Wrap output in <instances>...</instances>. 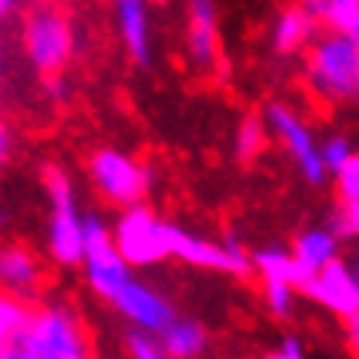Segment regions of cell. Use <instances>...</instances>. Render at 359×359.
I'll return each instance as SVG.
<instances>
[{"label": "cell", "mask_w": 359, "mask_h": 359, "mask_svg": "<svg viewBox=\"0 0 359 359\" xmlns=\"http://www.w3.org/2000/svg\"><path fill=\"white\" fill-rule=\"evenodd\" d=\"M0 359H88V341L76 313L52 304L31 313L25 332Z\"/></svg>", "instance_id": "6da1fadb"}, {"label": "cell", "mask_w": 359, "mask_h": 359, "mask_svg": "<svg viewBox=\"0 0 359 359\" xmlns=\"http://www.w3.org/2000/svg\"><path fill=\"white\" fill-rule=\"evenodd\" d=\"M356 52L359 43L344 34H326L308 46L304 79L329 104H347L359 97L356 86Z\"/></svg>", "instance_id": "7a4b0ae2"}, {"label": "cell", "mask_w": 359, "mask_h": 359, "mask_svg": "<svg viewBox=\"0 0 359 359\" xmlns=\"http://www.w3.org/2000/svg\"><path fill=\"white\" fill-rule=\"evenodd\" d=\"M88 177L97 195L119 210L143 204L152 186V168L116 147H101L88 156Z\"/></svg>", "instance_id": "3957f363"}, {"label": "cell", "mask_w": 359, "mask_h": 359, "mask_svg": "<svg viewBox=\"0 0 359 359\" xmlns=\"http://www.w3.org/2000/svg\"><path fill=\"white\" fill-rule=\"evenodd\" d=\"M43 186H46L52 217H49V253L58 265L83 262V213L76 208L74 183L67 170L58 165L43 168Z\"/></svg>", "instance_id": "277c9868"}, {"label": "cell", "mask_w": 359, "mask_h": 359, "mask_svg": "<svg viewBox=\"0 0 359 359\" xmlns=\"http://www.w3.org/2000/svg\"><path fill=\"white\" fill-rule=\"evenodd\" d=\"M116 253L125 259L128 268H152L165 262L168 256V222L149 210L147 204H134L122 210L116 226L110 229Z\"/></svg>", "instance_id": "5b68a950"}, {"label": "cell", "mask_w": 359, "mask_h": 359, "mask_svg": "<svg viewBox=\"0 0 359 359\" xmlns=\"http://www.w3.org/2000/svg\"><path fill=\"white\" fill-rule=\"evenodd\" d=\"M22 46H25V55L31 58V65L43 76H52V74H61L67 67V61L74 58L76 40L65 13L52 10V6H37L25 19Z\"/></svg>", "instance_id": "8992f818"}, {"label": "cell", "mask_w": 359, "mask_h": 359, "mask_svg": "<svg viewBox=\"0 0 359 359\" xmlns=\"http://www.w3.org/2000/svg\"><path fill=\"white\" fill-rule=\"evenodd\" d=\"M168 256L180 259L186 265L204 268V271H222V274H235V277H247L253 271L250 253L244 250L235 231H229L226 241L217 244V241H210L204 235H195L189 229L168 222Z\"/></svg>", "instance_id": "52a82bcc"}, {"label": "cell", "mask_w": 359, "mask_h": 359, "mask_svg": "<svg viewBox=\"0 0 359 359\" xmlns=\"http://www.w3.org/2000/svg\"><path fill=\"white\" fill-rule=\"evenodd\" d=\"M79 265H83L92 292L107 302H113L122 286L131 280V268L116 253L110 226L97 213H86L83 217V262Z\"/></svg>", "instance_id": "ba28073f"}, {"label": "cell", "mask_w": 359, "mask_h": 359, "mask_svg": "<svg viewBox=\"0 0 359 359\" xmlns=\"http://www.w3.org/2000/svg\"><path fill=\"white\" fill-rule=\"evenodd\" d=\"M262 122H265V128L280 140L286 156L295 161V168H299L304 183H311V186L326 183V170H323V165H320L313 131H311V125L295 113V107H290L286 101H268Z\"/></svg>", "instance_id": "9c48e42d"}, {"label": "cell", "mask_w": 359, "mask_h": 359, "mask_svg": "<svg viewBox=\"0 0 359 359\" xmlns=\"http://www.w3.org/2000/svg\"><path fill=\"white\" fill-rule=\"evenodd\" d=\"M299 292L344 320H350L359 311V280L344 259H335L326 268H320L317 274H311L299 286Z\"/></svg>", "instance_id": "30bf717a"}, {"label": "cell", "mask_w": 359, "mask_h": 359, "mask_svg": "<svg viewBox=\"0 0 359 359\" xmlns=\"http://www.w3.org/2000/svg\"><path fill=\"white\" fill-rule=\"evenodd\" d=\"M110 304L137 332H149V335H161V332L177 320V313H174V308H170V302L165 299V295L156 292L149 283L134 280V277L122 286L119 295H116Z\"/></svg>", "instance_id": "8fae6325"}, {"label": "cell", "mask_w": 359, "mask_h": 359, "mask_svg": "<svg viewBox=\"0 0 359 359\" xmlns=\"http://www.w3.org/2000/svg\"><path fill=\"white\" fill-rule=\"evenodd\" d=\"M217 0H186V58L192 67L210 70L219 58Z\"/></svg>", "instance_id": "7c38bea8"}, {"label": "cell", "mask_w": 359, "mask_h": 359, "mask_svg": "<svg viewBox=\"0 0 359 359\" xmlns=\"http://www.w3.org/2000/svg\"><path fill=\"white\" fill-rule=\"evenodd\" d=\"M43 283H46V271L34 250L25 244H0V290L28 304L40 295Z\"/></svg>", "instance_id": "4fadbf2b"}, {"label": "cell", "mask_w": 359, "mask_h": 359, "mask_svg": "<svg viewBox=\"0 0 359 359\" xmlns=\"http://www.w3.org/2000/svg\"><path fill=\"white\" fill-rule=\"evenodd\" d=\"M116 31L122 37V46L137 67L147 70L152 65V19L147 0H113Z\"/></svg>", "instance_id": "5bb4252c"}, {"label": "cell", "mask_w": 359, "mask_h": 359, "mask_svg": "<svg viewBox=\"0 0 359 359\" xmlns=\"http://www.w3.org/2000/svg\"><path fill=\"white\" fill-rule=\"evenodd\" d=\"M290 256L295 262V271H299V286H302L311 274H317L320 268H326L329 262L341 259V241L332 235L326 226H313V229H304L302 235L292 241Z\"/></svg>", "instance_id": "9a60e30c"}, {"label": "cell", "mask_w": 359, "mask_h": 359, "mask_svg": "<svg viewBox=\"0 0 359 359\" xmlns=\"http://www.w3.org/2000/svg\"><path fill=\"white\" fill-rule=\"evenodd\" d=\"M311 40H317V25L311 22V15L302 6H286L274 19L271 28V49L280 58H292L302 49L311 46Z\"/></svg>", "instance_id": "2e32d148"}, {"label": "cell", "mask_w": 359, "mask_h": 359, "mask_svg": "<svg viewBox=\"0 0 359 359\" xmlns=\"http://www.w3.org/2000/svg\"><path fill=\"white\" fill-rule=\"evenodd\" d=\"M158 341L170 359H195V356L204 353V347H208V332L201 329V323L177 317L158 335Z\"/></svg>", "instance_id": "e0dca14e"}, {"label": "cell", "mask_w": 359, "mask_h": 359, "mask_svg": "<svg viewBox=\"0 0 359 359\" xmlns=\"http://www.w3.org/2000/svg\"><path fill=\"white\" fill-rule=\"evenodd\" d=\"M250 265L262 277V283H286V286H295V292H299V271H295L290 250H280V247L256 250V253H250Z\"/></svg>", "instance_id": "ac0fdd59"}, {"label": "cell", "mask_w": 359, "mask_h": 359, "mask_svg": "<svg viewBox=\"0 0 359 359\" xmlns=\"http://www.w3.org/2000/svg\"><path fill=\"white\" fill-rule=\"evenodd\" d=\"M268 147V128L256 113H247L235 128V158L241 165H250L265 152Z\"/></svg>", "instance_id": "d6986e66"}, {"label": "cell", "mask_w": 359, "mask_h": 359, "mask_svg": "<svg viewBox=\"0 0 359 359\" xmlns=\"http://www.w3.org/2000/svg\"><path fill=\"white\" fill-rule=\"evenodd\" d=\"M31 313L34 311L25 302L13 299V295H6L0 290V353L15 344V338H19L25 332V326H28Z\"/></svg>", "instance_id": "ffe728a7"}, {"label": "cell", "mask_w": 359, "mask_h": 359, "mask_svg": "<svg viewBox=\"0 0 359 359\" xmlns=\"http://www.w3.org/2000/svg\"><path fill=\"white\" fill-rule=\"evenodd\" d=\"M353 152H356L353 140H350L347 134H329L323 143H317V156H320V165H323V170H326V177L329 174L335 177Z\"/></svg>", "instance_id": "44dd1931"}, {"label": "cell", "mask_w": 359, "mask_h": 359, "mask_svg": "<svg viewBox=\"0 0 359 359\" xmlns=\"http://www.w3.org/2000/svg\"><path fill=\"white\" fill-rule=\"evenodd\" d=\"M335 192L341 204H359V152H353L335 174Z\"/></svg>", "instance_id": "7402d4cb"}, {"label": "cell", "mask_w": 359, "mask_h": 359, "mask_svg": "<svg viewBox=\"0 0 359 359\" xmlns=\"http://www.w3.org/2000/svg\"><path fill=\"white\" fill-rule=\"evenodd\" d=\"M125 347H128V356L131 359H170L161 347L158 335H149V332H137L131 329L125 335Z\"/></svg>", "instance_id": "603a6c76"}, {"label": "cell", "mask_w": 359, "mask_h": 359, "mask_svg": "<svg viewBox=\"0 0 359 359\" xmlns=\"http://www.w3.org/2000/svg\"><path fill=\"white\" fill-rule=\"evenodd\" d=\"M262 299H265V308L274 313V317H290L292 313V304H295V286H286V283H262Z\"/></svg>", "instance_id": "cb8c5ba5"}, {"label": "cell", "mask_w": 359, "mask_h": 359, "mask_svg": "<svg viewBox=\"0 0 359 359\" xmlns=\"http://www.w3.org/2000/svg\"><path fill=\"white\" fill-rule=\"evenodd\" d=\"M43 92L49 95V101L55 104H65L70 97V83L65 79V74H52V76H43Z\"/></svg>", "instance_id": "d4e9b609"}, {"label": "cell", "mask_w": 359, "mask_h": 359, "mask_svg": "<svg viewBox=\"0 0 359 359\" xmlns=\"http://www.w3.org/2000/svg\"><path fill=\"white\" fill-rule=\"evenodd\" d=\"M265 359H304V347H302L299 338L290 335V338H283L280 344H277Z\"/></svg>", "instance_id": "484cf974"}, {"label": "cell", "mask_w": 359, "mask_h": 359, "mask_svg": "<svg viewBox=\"0 0 359 359\" xmlns=\"http://www.w3.org/2000/svg\"><path fill=\"white\" fill-rule=\"evenodd\" d=\"M10 147H13L10 128H6L4 119H0V168H4V165H6V158H10Z\"/></svg>", "instance_id": "4316f807"}, {"label": "cell", "mask_w": 359, "mask_h": 359, "mask_svg": "<svg viewBox=\"0 0 359 359\" xmlns=\"http://www.w3.org/2000/svg\"><path fill=\"white\" fill-rule=\"evenodd\" d=\"M19 4H22V0H0V22L10 19V15L19 10Z\"/></svg>", "instance_id": "83f0119b"}, {"label": "cell", "mask_w": 359, "mask_h": 359, "mask_svg": "<svg viewBox=\"0 0 359 359\" xmlns=\"http://www.w3.org/2000/svg\"><path fill=\"white\" fill-rule=\"evenodd\" d=\"M350 268H353V274H356V280H359V250H356V253H353V259H350V262H347Z\"/></svg>", "instance_id": "f1b7e54d"}, {"label": "cell", "mask_w": 359, "mask_h": 359, "mask_svg": "<svg viewBox=\"0 0 359 359\" xmlns=\"http://www.w3.org/2000/svg\"><path fill=\"white\" fill-rule=\"evenodd\" d=\"M147 4L152 6V4H156V6H161V4H168V0H147Z\"/></svg>", "instance_id": "f546056e"}, {"label": "cell", "mask_w": 359, "mask_h": 359, "mask_svg": "<svg viewBox=\"0 0 359 359\" xmlns=\"http://www.w3.org/2000/svg\"><path fill=\"white\" fill-rule=\"evenodd\" d=\"M356 86H359V52H356Z\"/></svg>", "instance_id": "4dcf8cb0"}, {"label": "cell", "mask_w": 359, "mask_h": 359, "mask_svg": "<svg viewBox=\"0 0 359 359\" xmlns=\"http://www.w3.org/2000/svg\"><path fill=\"white\" fill-rule=\"evenodd\" d=\"M0 74H4V58H0Z\"/></svg>", "instance_id": "1f68e13d"}, {"label": "cell", "mask_w": 359, "mask_h": 359, "mask_svg": "<svg viewBox=\"0 0 359 359\" xmlns=\"http://www.w3.org/2000/svg\"><path fill=\"white\" fill-rule=\"evenodd\" d=\"M356 4H359V0H356Z\"/></svg>", "instance_id": "d6a6232c"}]
</instances>
